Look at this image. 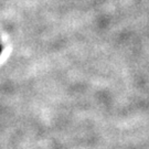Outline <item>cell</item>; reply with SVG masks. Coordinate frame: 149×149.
Instances as JSON below:
<instances>
[{
    "label": "cell",
    "mask_w": 149,
    "mask_h": 149,
    "mask_svg": "<svg viewBox=\"0 0 149 149\" xmlns=\"http://www.w3.org/2000/svg\"><path fill=\"white\" fill-rule=\"evenodd\" d=\"M1 52H2V45L0 44V54H1Z\"/></svg>",
    "instance_id": "cell-1"
}]
</instances>
